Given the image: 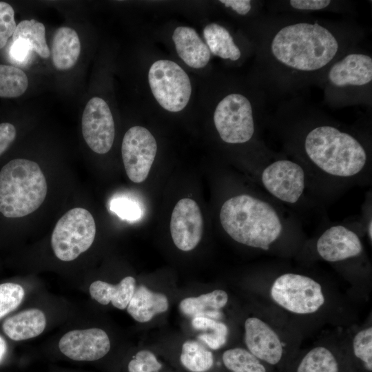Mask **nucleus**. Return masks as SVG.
Here are the masks:
<instances>
[{
  "label": "nucleus",
  "mask_w": 372,
  "mask_h": 372,
  "mask_svg": "<svg viewBox=\"0 0 372 372\" xmlns=\"http://www.w3.org/2000/svg\"><path fill=\"white\" fill-rule=\"evenodd\" d=\"M226 291L216 289L198 297H189L180 302V310L190 317L203 316L217 320L220 316L219 310L227 303Z\"/></svg>",
  "instance_id": "nucleus-22"
},
{
  "label": "nucleus",
  "mask_w": 372,
  "mask_h": 372,
  "mask_svg": "<svg viewBox=\"0 0 372 372\" xmlns=\"http://www.w3.org/2000/svg\"><path fill=\"white\" fill-rule=\"evenodd\" d=\"M169 228L177 248L183 251L194 249L203 233V219L198 204L191 198L180 199L172 211Z\"/></svg>",
  "instance_id": "nucleus-13"
},
{
  "label": "nucleus",
  "mask_w": 372,
  "mask_h": 372,
  "mask_svg": "<svg viewBox=\"0 0 372 372\" xmlns=\"http://www.w3.org/2000/svg\"><path fill=\"white\" fill-rule=\"evenodd\" d=\"M81 52V43L76 32L69 27H61L55 32L52 43V61L57 70H67L76 63Z\"/></svg>",
  "instance_id": "nucleus-21"
},
{
  "label": "nucleus",
  "mask_w": 372,
  "mask_h": 372,
  "mask_svg": "<svg viewBox=\"0 0 372 372\" xmlns=\"http://www.w3.org/2000/svg\"><path fill=\"white\" fill-rule=\"evenodd\" d=\"M331 1L328 0H291L290 5L298 10H317L327 8Z\"/></svg>",
  "instance_id": "nucleus-37"
},
{
  "label": "nucleus",
  "mask_w": 372,
  "mask_h": 372,
  "mask_svg": "<svg viewBox=\"0 0 372 372\" xmlns=\"http://www.w3.org/2000/svg\"><path fill=\"white\" fill-rule=\"evenodd\" d=\"M148 81L154 96L165 110L178 112L187 105L192 93L190 79L176 63L155 61L149 68Z\"/></svg>",
  "instance_id": "nucleus-7"
},
{
  "label": "nucleus",
  "mask_w": 372,
  "mask_h": 372,
  "mask_svg": "<svg viewBox=\"0 0 372 372\" xmlns=\"http://www.w3.org/2000/svg\"><path fill=\"white\" fill-rule=\"evenodd\" d=\"M181 364L192 372H206L214 364V355L200 342L188 340L183 343L180 356Z\"/></svg>",
  "instance_id": "nucleus-27"
},
{
  "label": "nucleus",
  "mask_w": 372,
  "mask_h": 372,
  "mask_svg": "<svg viewBox=\"0 0 372 372\" xmlns=\"http://www.w3.org/2000/svg\"><path fill=\"white\" fill-rule=\"evenodd\" d=\"M16 129L9 123H0V156L4 153L16 138Z\"/></svg>",
  "instance_id": "nucleus-36"
},
{
  "label": "nucleus",
  "mask_w": 372,
  "mask_h": 372,
  "mask_svg": "<svg viewBox=\"0 0 372 372\" xmlns=\"http://www.w3.org/2000/svg\"><path fill=\"white\" fill-rule=\"evenodd\" d=\"M21 39L27 42L30 48L40 56L48 59L50 50L45 40V28L42 23L34 19L23 20L17 25L12 40Z\"/></svg>",
  "instance_id": "nucleus-25"
},
{
  "label": "nucleus",
  "mask_w": 372,
  "mask_h": 372,
  "mask_svg": "<svg viewBox=\"0 0 372 372\" xmlns=\"http://www.w3.org/2000/svg\"><path fill=\"white\" fill-rule=\"evenodd\" d=\"M136 289V280L127 276L117 285H112L102 280L93 282L89 288L92 298L99 303L106 305L110 302L118 309L127 308Z\"/></svg>",
  "instance_id": "nucleus-20"
},
{
  "label": "nucleus",
  "mask_w": 372,
  "mask_h": 372,
  "mask_svg": "<svg viewBox=\"0 0 372 372\" xmlns=\"http://www.w3.org/2000/svg\"><path fill=\"white\" fill-rule=\"evenodd\" d=\"M46 326L45 313L38 309L23 310L7 318L3 323L4 333L14 341L37 337Z\"/></svg>",
  "instance_id": "nucleus-18"
},
{
  "label": "nucleus",
  "mask_w": 372,
  "mask_h": 372,
  "mask_svg": "<svg viewBox=\"0 0 372 372\" xmlns=\"http://www.w3.org/2000/svg\"><path fill=\"white\" fill-rule=\"evenodd\" d=\"M371 227H372V222H371V220L369 221V224H368V229H367V231H368V236H369V238H370V240L371 241V239H372V232H371Z\"/></svg>",
  "instance_id": "nucleus-40"
},
{
  "label": "nucleus",
  "mask_w": 372,
  "mask_h": 372,
  "mask_svg": "<svg viewBox=\"0 0 372 372\" xmlns=\"http://www.w3.org/2000/svg\"><path fill=\"white\" fill-rule=\"evenodd\" d=\"M28 86V76L22 70L12 65L0 64V97L20 96Z\"/></svg>",
  "instance_id": "nucleus-29"
},
{
  "label": "nucleus",
  "mask_w": 372,
  "mask_h": 372,
  "mask_svg": "<svg viewBox=\"0 0 372 372\" xmlns=\"http://www.w3.org/2000/svg\"><path fill=\"white\" fill-rule=\"evenodd\" d=\"M82 133L85 143L94 152H108L114 142V123L107 103L99 97L92 98L82 116Z\"/></svg>",
  "instance_id": "nucleus-10"
},
{
  "label": "nucleus",
  "mask_w": 372,
  "mask_h": 372,
  "mask_svg": "<svg viewBox=\"0 0 372 372\" xmlns=\"http://www.w3.org/2000/svg\"><path fill=\"white\" fill-rule=\"evenodd\" d=\"M32 52L29 44L23 40H12L9 54L10 58L18 63H23L27 61Z\"/></svg>",
  "instance_id": "nucleus-35"
},
{
  "label": "nucleus",
  "mask_w": 372,
  "mask_h": 372,
  "mask_svg": "<svg viewBox=\"0 0 372 372\" xmlns=\"http://www.w3.org/2000/svg\"><path fill=\"white\" fill-rule=\"evenodd\" d=\"M270 296L278 306L298 315L314 313L325 302L319 282L309 276L294 273L276 278L271 286Z\"/></svg>",
  "instance_id": "nucleus-6"
},
{
  "label": "nucleus",
  "mask_w": 372,
  "mask_h": 372,
  "mask_svg": "<svg viewBox=\"0 0 372 372\" xmlns=\"http://www.w3.org/2000/svg\"><path fill=\"white\" fill-rule=\"evenodd\" d=\"M25 296L23 288L19 284H0V319L15 310Z\"/></svg>",
  "instance_id": "nucleus-31"
},
{
  "label": "nucleus",
  "mask_w": 372,
  "mask_h": 372,
  "mask_svg": "<svg viewBox=\"0 0 372 372\" xmlns=\"http://www.w3.org/2000/svg\"><path fill=\"white\" fill-rule=\"evenodd\" d=\"M222 360L225 366L231 372H267L263 362L243 348L225 351Z\"/></svg>",
  "instance_id": "nucleus-28"
},
{
  "label": "nucleus",
  "mask_w": 372,
  "mask_h": 372,
  "mask_svg": "<svg viewBox=\"0 0 372 372\" xmlns=\"http://www.w3.org/2000/svg\"><path fill=\"white\" fill-rule=\"evenodd\" d=\"M110 209L121 219L135 221L142 217V209L138 202L127 196H117L110 201Z\"/></svg>",
  "instance_id": "nucleus-32"
},
{
  "label": "nucleus",
  "mask_w": 372,
  "mask_h": 372,
  "mask_svg": "<svg viewBox=\"0 0 372 372\" xmlns=\"http://www.w3.org/2000/svg\"><path fill=\"white\" fill-rule=\"evenodd\" d=\"M328 76L338 87L366 85L372 80V59L364 54H349L332 66Z\"/></svg>",
  "instance_id": "nucleus-16"
},
{
  "label": "nucleus",
  "mask_w": 372,
  "mask_h": 372,
  "mask_svg": "<svg viewBox=\"0 0 372 372\" xmlns=\"http://www.w3.org/2000/svg\"><path fill=\"white\" fill-rule=\"evenodd\" d=\"M95 235L96 225L91 213L75 207L56 223L51 236L52 248L59 260L72 261L91 247Z\"/></svg>",
  "instance_id": "nucleus-5"
},
{
  "label": "nucleus",
  "mask_w": 372,
  "mask_h": 372,
  "mask_svg": "<svg viewBox=\"0 0 372 372\" xmlns=\"http://www.w3.org/2000/svg\"><path fill=\"white\" fill-rule=\"evenodd\" d=\"M156 152V141L145 127L134 126L126 132L122 142L121 154L130 180L141 183L147 178Z\"/></svg>",
  "instance_id": "nucleus-9"
},
{
  "label": "nucleus",
  "mask_w": 372,
  "mask_h": 372,
  "mask_svg": "<svg viewBox=\"0 0 372 372\" xmlns=\"http://www.w3.org/2000/svg\"><path fill=\"white\" fill-rule=\"evenodd\" d=\"M203 35L210 52L222 59L238 60L241 52L229 32L217 23H209L203 30Z\"/></svg>",
  "instance_id": "nucleus-23"
},
{
  "label": "nucleus",
  "mask_w": 372,
  "mask_h": 372,
  "mask_svg": "<svg viewBox=\"0 0 372 372\" xmlns=\"http://www.w3.org/2000/svg\"><path fill=\"white\" fill-rule=\"evenodd\" d=\"M261 179L271 195L288 203L298 202L304 189L302 167L289 160H279L268 165L264 169Z\"/></svg>",
  "instance_id": "nucleus-11"
},
{
  "label": "nucleus",
  "mask_w": 372,
  "mask_h": 372,
  "mask_svg": "<svg viewBox=\"0 0 372 372\" xmlns=\"http://www.w3.org/2000/svg\"><path fill=\"white\" fill-rule=\"evenodd\" d=\"M192 326L196 330L203 331L198 338L209 348L217 350L226 344L228 328L224 322L207 317L198 316L193 318Z\"/></svg>",
  "instance_id": "nucleus-26"
},
{
  "label": "nucleus",
  "mask_w": 372,
  "mask_h": 372,
  "mask_svg": "<svg viewBox=\"0 0 372 372\" xmlns=\"http://www.w3.org/2000/svg\"><path fill=\"white\" fill-rule=\"evenodd\" d=\"M309 159L321 170L335 176H353L364 168L366 153L351 134L329 125L310 131L304 140Z\"/></svg>",
  "instance_id": "nucleus-3"
},
{
  "label": "nucleus",
  "mask_w": 372,
  "mask_h": 372,
  "mask_svg": "<svg viewBox=\"0 0 372 372\" xmlns=\"http://www.w3.org/2000/svg\"><path fill=\"white\" fill-rule=\"evenodd\" d=\"M220 2L242 15L247 14L251 8L249 0H220Z\"/></svg>",
  "instance_id": "nucleus-38"
},
{
  "label": "nucleus",
  "mask_w": 372,
  "mask_h": 372,
  "mask_svg": "<svg viewBox=\"0 0 372 372\" xmlns=\"http://www.w3.org/2000/svg\"><path fill=\"white\" fill-rule=\"evenodd\" d=\"M7 351V345L4 339L0 335V363L3 360Z\"/></svg>",
  "instance_id": "nucleus-39"
},
{
  "label": "nucleus",
  "mask_w": 372,
  "mask_h": 372,
  "mask_svg": "<svg viewBox=\"0 0 372 372\" xmlns=\"http://www.w3.org/2000/svg\"><path fill=\"white\" fill-rule=\"evenodd\" d=\"M353 352L355 357L362 362L364 369L372 371V327L371 326L360 330L355 333L352 341Z\"/></svg>",
  "instance_id": "nucleus-30"
},
{
  "label": "nucleus",
  "mask_w": 372,
  "mask_h": 372,
  "mask_svg": "<svg viewBox=\"0 0 372 372\" xmlns=\"http://www.w3.org/2000/svg\"><path fill=\"white\" fill-rule=\"evenodd\" d=\"M316 249L322 259L335 262L360 256L363 247L354 231L342 225H335L320 236Z\"/></svg>",
  "instance_id": "nucleus-15"
},
{
  "label": "nucleus",
  "mask_w": 372,
  "mask_h": 372,
  "mask_svg": "<svg viewBox=\"0 0 372 372\" xmlns=\"http://www.w3.org/2000/svg\"><path fill=\"white\" fill-rule=\"evenodd\" d=\"M219 216L223 228L233 240L254 248L268 250L282 231L281 220L274 208L248 194L227 200Z\"/></svg>",
  "instance_id": "nucleus-2"
},
{
  "label": "nucleus",
  "mask_w": 372,
  "mask_h": 372,
  "mask_svg": "<svg viewBox=\"0 0 372 372\" xmlns=\"http://www.w3.org/2000/svg\"><path fill=\"white\" fill-rule=\"evenodd\" d=\"M169 307L167 296L149 290L144 285L136 287L127 307L128 313L137 322H147Z\"/></svg>",
  "instance_id": "nucleus-19"
},
{
  "label": "nucleus",
  "mask_w": 372,
  "mask_h": 372,
  "mask_svg": "<svg viewBox=\"0 0 372 372\" xmlns=\"http://www.w3.org/2000/svg\"><path fill=\"white\" fill-rule=\"evenodd\" d=\"M338 43L326 28L314 23H297L281 28L271 43V53L282 64L309 72L322 68L336 55Z\"/></svg>",
  "instance_id": "nucleus-1"
},
{
  "label": "nucleus",
  "mask_w": 372,
  "mask_h": 372,
  "mask_svg": "<svg viewBox=\"0 0 372 372\" xmlns=\"http://www.w3.org/2000/svg\"><path fill=\"white\" fill-rule=\"evenodd\" d=\"M47 190L45 177L37 163L13 159L0 171V212L7 218L25 216L41 205Z\"/></svg>",
  "instance_id": "nucleus-4"
},
{
  "label": "nucleus",
  "mask_w": 372,
  "mask_h": 372,
  "mask_svg": "<svg viewBox=\"0 0 372 372\" xmlns=\"http://www.w3.org/2000/svg\"><path fill=\"white\" fill-rule=\"evenodd\" d=\"M161 367L155 355L147 350L139 351L127 366L128 372H158Z\"/></svg>",
  "instance_id": "nucleus-33"
},
{
  "label": "nucleus",
  "mask_w": 372,
  "mask_h": 372,
  "mask_svg": "<svg viewBox=\"0 0 372 372\" xmlns=\"http://www.w3.org/2000/svg\"><path fill=\"white\" fill-rule=\"evenodd\" d=\"M245 342L247 350L263 363L276 365L283 357L284 345L279 335L259 318L246 319Z\"/></svg>",
  "instance_id": "nucleus-14"
},
{
  "label": "nucleus",
  "mask_w": 372,
  "mask_h": 372,
  "mask_svg": "<svg viewBox=\"0 0 372 372\" xmlns=\"http://www.w3.org/2000/svg\"><path fill=\"white\" fill-rule=\"evenodd\" d=\"M179 57L189 67L204 68L210 59V51L196 31L188 26L177 27L172 35Z\"/></svg>",
  "instance_id": "nucleus-17"
},
{
  "label": "nucleus",
  "mask_w": 372,
  "mask_h": 372,
  "mask_svg": "<svg viewBox=\"0 0 372 372\" xmlns=\"http://www.w3.org/2000/svg\"><path fill=\"white\" fill-rule=\"evenodd\" d=\"M106 332L99 328L72 330L59 342L60 351L70 360L92 362L103 358L110 349Z\"/></svg>",
  "instance_id": "nucleus-12"
},
{
  "label": "nucleus",
  "mask_w": 372,
  "mask_h": 372,
  "mask_svg": "<svg viewBox=\"0 0 372 372\" xmlns=\"http://www.w3.org/2000/svg\"><path fill=\"white\" fill-rule=\"evenodd\" d=\"M296 372H340V365L332 351L326 347L318 346L302 358Z\"/></svg>",
  "instance_id": "nucleus-24"
},
{
  "label": "nucleus",
  "mask_w": 372,
  "mask_h": 372,
  "mask_svg": "<svg viewBox=\"0 0 372 372\" xmlns=\"http://www.w3.org/2000/svg\"><path fill=\"white\" fill-rule=\"evenodd\" d=\"M214 122L220 137L227 143H246L254 133L251 103L240 94H230L218 103Z\"/></svg>",
  "instance_id": "nucleus-8"
},
{
  "label": "nucleus",
  "mask_w": 372,
  "mask_h": 372,
  "mask_svg": "<svg viewBox=\"0 0 372 372\" xmlns=\"http://www.w3.org/2000/svg\"><path fill=\"white\" fill-rule=\"evenodd\" d=\"M16 27L13 8L8 3L0 1V49L13 35Z\"/></svg>",
  "instance_id": "nucleus-34"
}]
</instances>
